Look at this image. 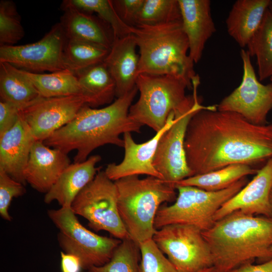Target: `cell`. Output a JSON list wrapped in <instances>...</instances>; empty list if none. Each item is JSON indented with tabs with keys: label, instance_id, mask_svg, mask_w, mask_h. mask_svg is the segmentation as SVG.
<instances>
[{
	"label": "cell",
	"instance_id": "8992f818",
	"mask_svg": "<svg viewBox=\"0 0 272 272\" xmlns=\"http://www.w3.org/2000/svg\"><path fill=\"white\" fill-rule=\"evenodd\" d=\"M248 183L244 177L220 191H208L191 186H177V198L171 206L161 205L154 222L156 230L171 224L195 226L202 231L215 223L214 216L222 206Z\"/></svg>",
	"mask_w": 272,
	"mask_h": 272
},
{
	"label": "cell",
	"instance_id": "e575fe53",
	"mask_svg": "<svg viewBox=\"0 0 272 272\" xmlns=\"http://www.w3.org/2000/svg\"><path fill=\"white\" fill-rule=\"evenodd\" d=\"M25 192L24 185L0 170V215L2 218L11 221L8 212L11 201L14 197L23 195Z\"/></svg>",
	"mask_w": 272,
	"mask_h": 272
},
{
	"label": "cell",
	"instance_id": "7bdbcfd3",
	"mask_svg": "<svg viewBox=\"0 0 272 272\" xmlns=\"http://www.w3.org/2000/svg\"><path fill=\"white\" fill-rule=\"evenodd\" d=\"M270 81H271V82H272V77L270 78Z\"/></svg>",
	"mask_w": 272,
	"mask_h": 272
},
{
	"label": "cell",
	"instance_id": "52a82bcc",
	"mask_svg": "<svg viewBox=\"0 0 272 272\" xmlns=\"http://www.w3.org/2000/svg\"><path fill=\"white\" fill-rule=\"evenodd\" d=\"M136 86L140 92L138 101L130 106L129 117L156 132L165 126L169 114L185 102L186 83L169 75L139 74Z\"/></svg>",
	"mask_w": 272,
	"mask_h": 272
},
{
	"label": "cell",
	"instance_id": "60d3db41",
	"mask_svg": "<svg viewBox=\"0 0 272 272\" xmlns=\"http://www.w3.org/2000/svg\"><path fill=\"white\" fill-rule=\"evenodd\" d=\"M269 202L270 206V207L272 210V187L270 191L269 196Z\"/></svg>",
	"mask_w": 272,
	"mask_h": 272
},
{
	"label": "cell",
	"instance_id": "836d02e7",
	"mask_svg": "<svg viewBox=\"0 0 272 272\" xmlns=\"http://www.w3.org/2000/svg\"><path fill=\"white\" fill-rule=\"evenodd\" d=\"M141 260L139 272H178L153 239L139 244Z\"/></svg>",
	"mask_w": 272,
	"mask_h": 272
},
{
	"label": "cell",
	"instance_id": "277c9868",
	"mask_svg": "<svg viewBox=\"0 0 272 272\" xmlns=\"http://www.w3.org/2000/svg\"><path fill=\"white\" fill-rule=\"evenodd\" d=\"M139 49L138 74L169 75L184 81L189 90L197 76L189 55V44L181 21L130 27Z\"/></svg>",
	"mask_w": 272,
	"mask_h": 272
},
{
	"label": "cell",
	"instance_id": "603a6c76",
	"mask_svg": "<svg viewBox=\"0 0 272 272\" xmlns=\"http://www.w3.org/2000/svg\"><path fill=\"white\" fill-rule=\"evenodd\" d=\"M271 5L270 0H237L234 3L226 24L229 35L240 47L247 46Z\"/></svg>",
	"mask_w": 272,
	"mask_h": 272
},
{
	"label": "cell",
	"instance_id": "d6986e66",
	"mask_svg": "<svg viewBox=\"0 0 272 272\" xmlns=\"http://www.w3.org/2000/svg\"><path fill=\"white\" fill-rule=\"evenodd\" d=\"M182 28L189 44V55L194 63L201 58L208 40L216 29L210 0H178Z\"/></svg>",
	"mask_w": 272,
	"mask_h": 272
},
{
	"label": "cell",
	"instance_id": "7a4b0ae2",
	"mask_svg": "<svg viewBox=\"0 0 272 272\" xmlns=\"http://www.w3.org/2000/svg\"><path fill=\"white\" fill-rule=\"evenodd\" d=\"M138 91L136 86L103 108L85 105L73 120L43 143L66 154L77 151L74 163L86 160L93 151L105 145L123 148V140L120 135L126 132L140 133L142 126L128 115Z\"/></svg>",
	"mask_w": 272,
	"mask_h": 272
},
{
	"label": "cell",
	"instance_id": "d6a6232c",
	"mask_svg": "<svg viewBox=\"0 0 272 272\" xmlns=\"http://www.w3.org/2000/svg\"><path fill=\"white\" fill-rule=\"evenodd\" d=\"M21 17L14 2H0V45H14L25 34Z\"/></svg>",
	"mask_w": 272,
	"mask_h": 272
},
{
	"label": "cell",
	"instance_id": "8fae6325",
	"mask_svg": "<svg viewBox=\"0 0 272 272\" xmlns=\"http://www.w3.org/2000/svg\"><path fill=\"white\" fill-rule=\"evenodd\" d=\"M152 239L178 272H198L213 266L208 244L195 226L166 225L156 230Z\"/></svg>",
	"mask_w": 272,
	"mask_h": 272
},
{
	"label": "cell",
	"instance_id": "4dcf8cb0",
	"mask_svg": "<svg viewBox=\"0 0 272 272\" xmlns=\"http://www.w3.org/2000/svg\"><path fill=\"white\" fill-rule=\"evenodd\" d=\"M140 260L139 245L128 238L121 240L107 263L93 266L88 272H139Z\"/></svg>",
	"mask_w": 272,
	"mask_h": 272
},
{
	"label": "cell",
	"instance_id": "f1b7e54d",
	"mask_svg": "<svg viewBox=\"0 0 272 272\" xmlns=\"http://www.w3.org/2000/svg\"><path fill=\"white\" fill-rule=\"evenodd\" d=\"M110 50L89 42L67 39L63 51L66 69L75 74L104 61Z\"/></svg>",
	"mask_w": 272,
	"mask_h": 272
},
{
	"label": "cell",
	"instance_id": "6da1fadb",
	"mask_svg": "<svg viewBox=\"0 0 272 272\" xmlns=\"http://www.w3.org/2000/svg\"><path fill=\"white\" fill-rule=\"evenodd\" d=\"M184 149L192 176L267 161L272 157V124H254L237 113L208 106L190 119Z\"/></svg>",
	"mask_w": 272,
	"mask_h": 272
},
{
	"label": "cell",
	"instance_id": "1f68e13d",
	"mask_svg": "<svg viewBox=\"0 0 272 272\" xmlns=\"http://www.w3.org/2000/svg\"><path fill=\"white\" fill-rule=\"evenodd\" d=\"M177 21H181L178 0H145L136 25L153 26Z\"/></svg>",
	"mask_w": 272,
	"mask_h": 272
},
{
	"label": "cell",
	"instance_id": "74e56055",
	"mask_svg": "<svg viewBox=\"0 0 272 272\" xmlns=\"http://www.w3.org/2000/svg\"><path fill=\"white\" fill-rule=\"evenodd\" d=\"M61 272H80L82 268L80 259L74 254L60 252Z\"/></svg>",
	"mask_w": 272,
	"mask_h": 272
},
{
	"label": "cell",
	"instance_id": "2e32d148",
	"mask_svg": "<svg viewBox=\"0 0 272 272\" xmlns=\"http://www.w3.org/2000/svg\"><path fill=\"white\" fill-rule=\"evenodd\" d=\"M271 187L272 157L258 169L250 182L217 211L215 221L236 211L251 215L272 217L269 202Z\"/></svg>",
	"mask_w": 272,
	"mask_h": 272
},
{
	"label": "cell",
	"instance_id": "b9f144b4",
	"mask_svg": "<svg viewBox=\"0 0 272 272\" xmlns=\"http://www.w3.org/2000/svg\"><path fill=\"white\" fill-rule=\"evenodd\" d=\"M270 7V9L269 10H270V11L272 13V5H271V6Z\"/></svg>",
	"mask_w": 272,
	"mask_h": 272
},
{
	"label": "cell",
	"instance_id": "cb8c5ba5",
	"mask_svg": "<svg viewBox=\"0 0 272 272\" xmlns=\"http://www.w3.org/2000/svg\"><path fill=\"white\" fill-rule=\"evenodd\" d=\"M81 95L87 105L95 108L111 103L116 97V87L104 62L90 66L75 74Z\"/></svg>",
	"mask_w": 272,
	"mask_h": 272
},
{
	"label": "cell",
	"instance_id": "ba28073f",
	"mask_svg": "<svg viewBox=\"0 0 272 272\" xmlns=\"http://www.w3.org/2000/svg\"><path fill=\"white\" fill-rule=\"evenodd\" d=\"M48 215L59 229L57 239L63 251L78 256L88 270L107 263L121 240L96 234L84 227L71 207L50 210Z\"/></svg>",
	"mask_w": 272,
	"mask_h": 272
},
{
	"label": "cell",
	"instance_id": "4fadbf2b",
	"mask_svg": "<svg viewBox=\"0 0 272 272\" xmlns=\"http://www.w3.org/2000/svg\"><path fill=\"white\" fill-rule=\"evenodd\" d=\"M240 56L242 82L217 105V109L237 113L254 124H267V116L272 109V83L265 85L260 83L247 50L241 49Z\"/></svg>",
	"mask_w": 272,
	"mask_h": 272
},
{
	"label": "cell",
	"instance_id": "f546056e",
	"mask_svg": "<svg viewBox=\"0 0 272 272\" xmlns=\"http://www.w3.org/2000/svg\"><path fill=\"white\" fill-rule=\"evenodd\" d=\"M61 6L71 7L82 12L98 14L99 18L111 27L114 39L131 34L130 27L119 18L110 0H67Z\"/></svg>",
	"mask_w": 272,
	"mask_h": 272
},
{
	"label": "cell",
	"instance_id": "9c48e42d",
	"mask_svg": "<svg viewBox=\"0 0 272 272\" xmlns=\"http://www.w3.org/2000/svg\"><path fill=\"white\" fill-rule=\"evenodd\" d=\"M118 192L114 181L105 171H98L94 179L78 194L71 208L76 215L88 221L96 232L104 230L121 240L129 238L118 210Z\"/></svg>",
	"mask_w": 272,
	"mask_h": 272
},
{
	"label": "cell",
	"instance_id": "5b68a950",
	"mask_svg": "<svg viewBox=\"0 0 272 272\" xmlns=\"http://www.w3.org/2000/svg\"><path fill=\"white\" fill-rule=\"evenodd\" d=\"M114 182L118 212L129 238L138 245L152 239L157 213L163 203L175 201V187L150 176L143 179L128 176Z\"/></svg>",
	"mask_w": 272,
	"mask_h": 272
},
{
	"label": "cell",
	"instance_id": "d590c367",
	"mask_svg": "<svg viewBox=\"0 0 272 272\" xmlns=\"http://www.w3.org/2000/svg\"><path fill=\"white\" fill-rule=\"evenodd\" d=\"M145 0H113V7L120 19L127 25H136L138 16Z\"/></svg>",
	"mask_w": 272,
	"mask_h": 272
},
{
	"label": "cell",
	"instance_id": "30bf717a",
	"mask_svg": "<svg viewBox=\"0 0 272 272\" xmlns=\"http://www.w3.org/2000/svg\"><path fill=\"white\" fill-rule=\"evenodd\" d=\"M201 101L197 90H193L192 95L187 96L184 104L174 111V122L163 134L158 145L154 166L163 180L174 187L177 182L192 176L186 160L184 140L191 117L198 111L208 107L202 105Z\"/></svg>",
	"mask_w": 272,
	"mask_h": 272
},
{
	"label": "cell",
	"instance_id": "7402d4cb",
	"mask_svg": "<svg viewBox=\"0 0 272 272\" xmlns=\"http://www.w3.org/2000/svg\"><path fill=\"white\" fill-rule=\"evenodd\" d=\"M101 160L100 155H95L82 162L71 164L45 193L44 202L55 200L61 207H71L78 194L96 176V165Z\"/></svg>",
	"mask_w": 272,
	"mask_h": 272
},
{
	"label": "cell",
	"instance_id": "484cf974",
	"mask_svg": "<svg viewBox=\"0 0 272 272\" xmlns=\"http://www.w3.org/2000/svg\"><path fill=\"white\" fill-rule=\"evenodd\" d=\"M258 170L250 165L232 164L207 173L194 175L175 184L177 186H194L208 191L225 189L248 175L256 174Z\"/></svg>",
	"mask_w": 272,
	"mask_h": 272
},
{
	"label": "cell",
	"instance_id": "5bb4252c",
	"mask_svg": "<svg viewBox=\"0 0 272 272\" xmlns=\"http://www.w3.org/2000/svg\"><path fill=\"white\" fill-rule=\"evenodd\" d=\"M86 105V100L82 95L40 97L20 114L35 140L43 142L73 120Z\"/></svg>",
	"mask_w": 272,
	"mask_h": 272
},
{
	"label": "cell",
	"instance_id": "ab89813d",
	"mask_svg": "<svg viewBox=\"0 0 272 272\" xmlns=\"http://www.w3.org/2000/svg\"><path fill=\"white\" fill-rule=\"evenodd\" d=\"M198 272H214V268L212 266L211 267L203 269L198 271Z\"/></svg>",
	"mask_w": 272,
	"mask_h": 272
},
{
	"label": "cell",
	"instance_id": "4316f807",
	"mask_svg": "<svg viewBox=\"0 0 272 272\" xmlns=\"http://www.w3.org/2000/svg\"><path fill=\"white\" fill-rule=\"evenodd\" d=\"M21 70L42 98L81 95L77 77L69 70L49 74H39Z\"/></svg>",
	"mask_w": 272,
	"mask_h": 272
},
{
	"label": "cell",
	"instance_id": "e0dca14e",
	"mask_svg": "<svg viewBox=\"0 0 272 272\" xmlns=\"http://www.w3.org/2000/svg\"><path fill=\"white\" fill-rule=\"evenodd\" d=\"M70 164L67 154L36 141L24 170V178L34 189L46 193Z\"/></svg>",
	"mask_w": 272,
	"mask_h": 272
},
{
	"label": "cell",
	"instance_id": "7c38bea8",
	"mask_svg": "<svg viewBox=\"0 0 272 272\" xmlns=\"http://www.w3.org/2000/svg\"><path fill=\"white\" fill-rule=\"evenodd\" d=\"M67 38L58 23L39 41L21 45L0 46V62L28 72H54L66 69L63 51Z\"/></svg>",
	"mask_w": 272,
	"mask_h": 272
},
{
	"label": "cell",
	"instance_id": "d4e9b609",
	"mask_svg": "<svg viewBox=\"0 0 272 272\" xmlns=\"http://www.w3.org/2000/svg\"><path fill=\"white\" fill-rule=\"evenodd\" d=\"M0 97L24 109L41 97L21 69L0 62Z\"/></svg>",
	"mask_w": 272,
	"mask_h": 272
},
{
	"label": "cell",
	"instance_id": "8d00e7d4",
	"mask_svg": "<svg viewBox=\"0 0 272 272\" xmlns=\"http://www.w3.org/2000/svg\"><path fill=\"white\" fill-rule=\"evenodd\" d=\"M23 108L11 103L0 101V135L16 123Z\"/></svg>",
	"mask_w": 272,
	"mask_h": 272
},
{
	"label": "cell",
	"instance_id": "9a60e30c",
	"mask_svg": "<svg viewBox=\"0 0 272 272\" xmlns=\"http://www.w3.org/2000/svg\"><path fill=\"white\" fill-rule=\"evenodd\" d=\"M174 120V112H172L162 129L155 135L143 143H137L130 132L123 134L124 156L119 164L107 165L105 172L108 177L115 181L121 178L145 174L163 179L161 175L155 169L153 161L159 142L163 134L172 125Z\"/></svg>",
	"mask_w": 272,
	"mask_h": 272
},
{
	"label": "cell",
	"instance_id": "ffe728a7",
	"mask_svg": "<svg viewBox=\"0 0 272 272\" xmlns=\"http://www.w3.org/2000/svg\"><path fill=\"white\" fill-rule=\"evenodd\" d=\"M137 47L131 34L114 39L104 61L115 82L117 98L123 96L136 87L139 62Z\"/></svg>",
	"mask_w": 272,
	"mask_h": 272
},
{
	"label": "cell",
	"instance_id": "ac0fdd59",
	"mask_svg": "<svg viewBox=\"0 0 272 272\" xmlns=\"http://www.w3.org/2000/svg\"><path fill=\"white\" fill-rule=\"evenodd\" d=\"M35 141L21 114L15 125L0 135V170L24 185V172Z\"/></svg>",
	"mask_w": 272,
	"mask_h": 272
},
{
	"label": "cell",
	"instance_id": "44dd1931",
	"mask_svg": "<svg viewBox=\"0 0 272 272\" xmlns=\"http://www.w3.org/2000/svg\"><path fill=\"white\" fill-rule=\"evenodd\" d=\"M64 14L59 22L67 39L80 40L110 49L114 37L109 25L92 14L61 6Z\"/></svg>",
	"mask_w": 272,
	"mask_h": 272
},
{
	"label": "cell",
	"instance_id": "ee69618b",
	"mask_svg": "<svg viewBox=\"0 0 272 272\" xmlns=\"http://www.w3.org/2000/svg\"><path fill=\"white\" fill-rule=\"evenodd\" d=\"M270 250H271V252H272V246H271V248H270Z\"/></svg>",
	"mask_w": 272,
	"mask_h": 272
},
{
	"label": "cell",
	"instance_id": "83f0119b",
	"mask_svg": "<svg viewBox=\"0 0 272 272\" xmlns=\"http://www.w3.org/2000/svg\"><path fill=\"white\" fill-rule=\"evenodd\" d=\"M250 56H255L258 80L272 77V13L268 9L259 28L247 45Z\"/></svg>",
	"mask_w": 272,
	"mask_h": 272
},
{
	"label": "cell",
	"instance_id": "3957f363",
	"mask_svg": "<svg viewBox=\"0 0 272 272\" xmlns=\"http://www.w3.org/2000/svg\"><path fill=\"white\" fill-rule=\"evenodd\" d=\"M202 234L211 251L214 272H230L255 260L261 263L272 259V217L236 211Z\"/></svg>",
	"mask_w": 272,
	"mask_h": 272
},
{
	"label": "cell",
	"instance_id": "f35d334b",
	"mask_svg": "<svg viewBox=\"0 0 272 272\" xmlns=\"http://www.w3.org/2000/svg\"><path fill=\"white\" fill-rule=\"evenodd\" d=\"M230 272H272V259L268 261L257 264H245Z\"/></svg>",
	"mask_w": 272,
	"mask_h": 272
}]
</instances>
